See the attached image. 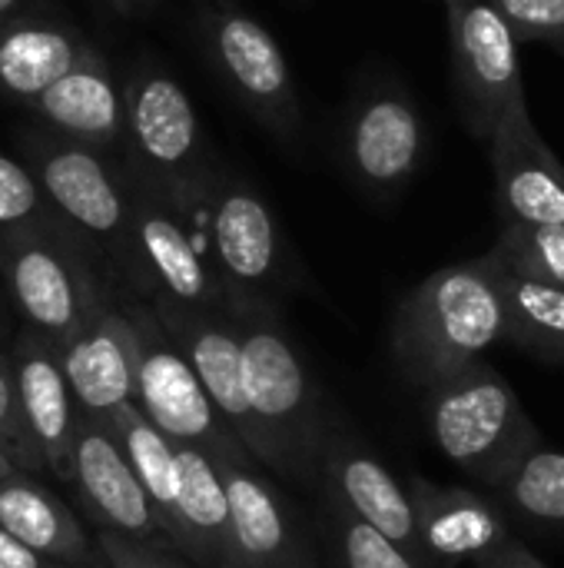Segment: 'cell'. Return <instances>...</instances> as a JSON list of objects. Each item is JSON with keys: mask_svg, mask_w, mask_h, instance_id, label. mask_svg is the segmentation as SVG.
<instances>
[{"mask_svg": "<svg viewBox=\"0 0 564 568\" xmlns=\"http://www.w3.org/2000/svg\"><path fill=\"white\" fill-rule=\"evenodd\" d=\"M505 339V303L489 256L425 276L399 306L392 346L419 386L459 373Z\"/></svg>", "mask_w": 564, "mask_h": 568, "instance_id": "obj_1", "label": "cell"}, {"mask_svg": "<svg viewBox=\"0 0 564 568\" xmlns=\"http://www.w3.org/2000/svg\"><path fill=\"white\" fill-rule=\"evenodd\" d=\"M429 393V429L439 453L492 489L542 446L519 393L485 359L439 379Z\"/></svg>", "mask_w": 564, "mask_h": 568, "instance_id": "obj_2", "label": "cell"}, {"mask_svg": "<svg viewBox=\"0 0 564 568\" xmlns=\"http://www.w3.org/2000/svg\"><path fill=\"white\" fill-rule=\"evenodd\" d=\"M136 326V409L176 446L199 449L219 463H243V443L226 429L193 366L153 320Z\"/></svg>", "mask_w": 564, "mask_h": 568, "instance_id": "obj_3", "label": "cell"}, {"mask_svg": "<svg viewBox=\"0 0 564 568\" xmlns=\"http://www.w3.org/2000/svg\"><path fill=\"white\" fill-rule=\"evenodd\" d=\"M449 33L462 120L479 140H489L505 113L525 103L519 40L489 0L452 7Z\"/></svg>", "mask_w": 564, "mask_h": 568, "instance_id": "obj_4", "label": "cell"}, {"mask_svg": "<svg viewBox=\"0 0 564 568\" xmlns=\"http://www.w3.org/2000/svg\"><path fill=\"white\" fill-rule=\"evenodd\" d=\"M239 349L243 389L263 439V463L289 466L306 443V426H312V389L306 366L283 329L269 320L239 333Z\"/></svg>", "mask_w": 564, "mask_h": 568, "instance_id": "obj_5", "label": "cell"}, {"mask_svg": "<svg viewBox=\"0 0 564 568\" xmlns=\"http://www.w3.org/2000/svg\"><path fill=\"white\" fill-rule=\"evenodd\" d=\"M0 240L7 290L23 320L50 339L66 343L96 310L83 273L73 260L37 233L17 230Z\"/></svg>", "mask_w": 564, "mask_h": 568, "instance_id": "obj_6", "label": "cell"}, {"mask_svg": "<svg viewBox=\"0 0 564 568\" xmlns=\"http://www.w3.org/2000/svg\"><path fill=\"white\" fill-rule=\"evenodd\" d=\"M489 146L502 226L564 223V166L532 123L529 103L505 113Z\"/></svg>", "mask_w": 564, "mask_h": 568, "instance_id": "obj_7", "label": "cell"}, {"mask_svg": "<svg viewBox=\"0 0 564 568\" xmlns=\"http://www.w3.org/2000/svg\"><path fill=\"white\" fill-rule=\"evenodd\" d=\"M409 499L416 509V529L432 568H475L515 549V536L502 509L479 493L459 486H435L412 476Z\"/></svg>", "mask_w": 564, "mask_h": 568, "instance_id": "obj_8", "label": "cell"}, {"mask_svg": "<svg viewBox=\"0 0 564 568\" xmlns=\"http://www.w3.org/2000/svg\"><path fill=\"white\" fill-rule=\"evenodd\" d=\"M136 356L140 339L133 320L96 306L60 353L63 379L83 416L106 423L136 399Z\"/></svg>", "mask_w": 564, "mask_h": 568, "instance_id": "obj_9", "label": "cell"}, {"mask_svg": "<svg viewBox=\"0 0 564 568\" xmlns=\"http://www.w3.org/2000/svg\"><path fill=\"white\" fill-rule=\"evenodd\" d=\"M66 479L83 496L86 509L106 532L126 536V539H150L160 532L153 509L143 496V486L136 483L123 449L116 446L110 426L93 416H80L70 443V473Z\"/></svg>", "mask_w": 564, "mask_h": 568, "instance_id": "obj_10", "label": "cell"}, {"mask_svg": "<svg viewBox=\"0 0 564 568\" xmlns=\"http://www.w3.org/2000/svg\"><path fill=\"white\" fill-rule=\"evenodd\" d=\"M163 323H170V339L193 366L203 393L209 396L213 409L226 423V429L243 443L246 453L263 459V439L253 423L246 389H243V349L239 333H229L226 326L186 316V313H166Z\"/></svg>", "mask_w": 564, "mask_h": 568, "instance_id": "obj_11", "label": "cell"}, {"mask_svg": "<svg viewBox=\"0 0 564 568\" xmlns=\"http://www.w3.org/2000/svg\"><path fill=\"white\" fill-rule=\"evenodd\" d=\"M229 506L226 568H306L302 549L276 493L246 469V463L213 459Z\"/></svg>", "mask_w": 564, "mask_h": 568, "instance_id": "obj_12", "label": "cell"}, {"mask_svg": "<svg viewBox=\"0 0 564 568\" xmlns=\"http://www.w3.org/2000/svg\"><path fill=\"white\" fill-rule=\"evenodd\" d=\"M425 126L419 110L399 93L369 97L349 126V163L376 190L402 186L422 163Z\"/></svg>", "mask_w": 564, "mask_h": 568, "instance_id": "obj_13", "label": "cell"}, {"mask_svg": "<svg viewBox=\"0 0 564 568\" xmlns=\"http://www.w3.org/2000/svg\"><path fill=\"white\" fill-rule=\"evenodd\" d=\"M213 50L233 87L266 120L293 116V77L276 37L246 13H219L213 20Z\"/></svg>", "mask_w": 564, "mask_h": 568, "instance_id": "obj_14", "label": "cell"}, {"mask_svg": "<svg viewBox=\"0 0 564 568\" xmlns=\"http://www.w3.org/2000/svg\"><path fill=\"white\" fill-rule=\"evenodd\" d=\"M329 473H332V486L339 496V509H346L349 516L362 519L366 526H372L376 532L402 546L419 566L432 568L419 542L409 489H402L396 476L376 456L352 449V446H339L332 453Z\"/></svg>", "mask_w": 564, "mask_h": 568, "instance_id": "obj_15", "label": "cell"}, {"mask_svg": "<svg viewBox=\"0 0 564 568\" xmlns=\"http://www.w3.org/2000/svg\"><path fill=\"white\" fill-rule=\"evenodd\" d=\"M10 379L27 433L40 453V463H47L66 479L76 416H73L70 386L60 369V356H50V349L40 343H27L13 356Z\"/></svg>", "mask_w": 564, "mask_h": 568, "instance_id": "obj_16", "label": "cell"}, {"mask_svg": "<svg viewBox=\"0 0 564 568\" xmlns=\"http://www.w3.org/2000/svg\"><path fill=\"white\" fill-rule=\"evenodd\" d=\"M126 123L136 140V150L163 173L189 166L199 153V120L186 90L166 77L153 73L130 87Z\"/></svg>", "mask_w": 564, "mask_h": 568, "instance_id": "obj_17", "label": "cell"}, {"mask_svg": "<svg viewBox=\"0 0 564 568\" xmlns=\"http://www.w3.org/2000/svg\"><path fill=\"white\" fill-rule=\"evenodd\" d=\"M53 206L93 236H116L126 223V203L86 146H57L40 160L37 183Z\"/></svg>", "mask_w": 564, "mask_h": 568, "instance_id": "obj_18", "label": "cell"}, {"mask_svg": "<svg viewBox=\"0 0 564 568\" xmlns=\"http://www.w3.org/2000/svg\"><path fill=\"white\" fill-rule=\"evenodd\" d=\"M0 529L53 566L90 562V542L76 516L23 473L0 479Z\"/></svg>", "mask_w": 564, "mask_h": 568, "instance_id": "obj_19", "label": "cell"}, {"mask_svg": "<svg viewBox=\"0 0 564 568\" xmlns=\"http://www.w3.org/2000/svg\"><path fill=\"white\" fill-rule=\"evenodd\" d=\"M180 493L170 539L199 566L226 568L229 506L216 463L199 449H176Z\"/></svg>", "mask_w": 564, "mask_h": 568, "instance_id": "obj_20", "label": "cell"}, {"mask_svg": "<svg viewBox=\"0 0 564 568\" xmlns=\"http://www.w3.org/2000/svg\"><path fill=\"white\" fill-rule=\"evenodd\" d=\"M213 253L223 273L239 283H266L279 260V233L266 203L249 190H226L209 213Z\"/></svg>", "mask_w": 564, "mask_h": 568, "instance_id": "obj_21", "label": "cell"}, {"mask_svg": "<svg viewBox=\"0 0 564 568\" xmlns=\"http://www.w3.org/2000/svg\"><path fill=\"white\" fill-rule=\"evenodd\" d=\"M505 303V339L539 359L564 363V286L525 276L485 253Z\"/></svg>", "mask_w": 564, "mask_h": 568, "instance_id": "obj_22", "label": "cell"}, {"mask_svg": "<svg viewBox=\"0 0 564 568\" xmlns=\"http://www.w3.org/2000/svg\"><path fill=\"white\" fill-rule=\"evenodd\" d=\"M37 110L63 133L86 140V143H106L120 133L126 106L113 80L96 70L76 63L66 77H60L53 87H47L37 97Z\"/></svg>", "mask_w": 564, "mask_h": 568, "instance_id": "obj_23", "label": "cell"}, {"mask_svg": "<svg viewBox=\"0 0 564 568\" xmlns=\"http://www.w3.org/2000/svg\"><path fill=\"white\" fill-rule=\"evenodd\" d=\"M116 446L123 449L136 483L143 486V496L153 509V519L160 532L170 539L173 516H176V493H180V463L176 446L136 409V403L116 409L106 419Z\"/></svg>", "mask_w": 564, "mask_h": 568, "instance_id": "obj_24", "label": "cell"}, {"mask_svg": "<svg viewBox=\"0 0 564 568\" xmlns=\"http://www.w3.org/2000/svg\"><path fill=\"white\" fill-rule=\"evenodd\" d=\"M136 240L146 266L173 300H180L183 306H203L213 296L209 270L193 236L183 230V223L173 213L143 203L136 213Z\"/></svg>", "mask_w": 564, "mask_h": 568, "instance_id": "obj_25", "label": "cell"}, {"mask_svg": "<svg viewBox=\"0 0 564 568\" xmlns=\"http://www.w3.org/2000/svg\"><path fill=\"white\" fill-rule=\"evenodd\" d=\"M80 63L76 43L53 27H13L0 37V87L37 100Z\"/></svg>", "mask_w": 564, "mask_h": 568, "instance_id": "obj_26", "label": "cell"}, {"mask_svg": "<svg viewBox=\"0 0 564 568\" xmlns=\"http://www.w3.org/2000/svg\"><path fill=\"white\" fill-rule=\"evenodd\" d=\"M495 493L529 523L564 526V453L539 446L495 486Z\"/></svg>", "mask_w": 564, "mask_h": 568, "instance_id": "obj_27", "label": "cell"}, {"mask_svg": "<svg viewBox=\"0 0 564 568\" xmlns=\"http://www.w3.org/2000/svg\"><path fill=\"white\" fill-rule=\"evenodd\" d=\"M489 253L525 276L564 286V223L502 226V236Z\"/></svg>", "mask_w": 564, "mask_h": 568, "instance_id": "obj_28", "label": "cell"}, {"mask_svg": "<svg viewBox=\"0 0 564 568\" xmlns=\"http://www.w3.org/2000/svg\"><path fill=\"white\" fill-rule=\"evenodd\" d=\"M339 549L346 568H425L402 546H396L362 519L349 516L346 509H339Z\"/></svg>", "mask_w": 564, "mask_h": 568, "instance_id": "obj_29", "label": "cell"}, {"mask_svg": "<svg viewBox=\"0 0 564 568\" xmlns=\"http://www.w3.org/2000/svg\"><path fill=\"white\" fill-rule=\"evenodd\" d=\"M509 23L515 40H548L564 43V0H489Z\"/></svg>", "mask_w": 564, "mask_h": 568, "instance_id": "obj_30", "label": "cell"}, {"mask_svg": "<svg viewBox=\"0 0 564 568\" xmlns=\"http://www.w3.org/2000/svg\"><path fill=\"white\" fill-rule=\"evenodd\" d=\"M0 453L7 456V463L17 473L40 466V453H37V446L27 433V423L20 416V406H17L13 379L3 366H0Z\"/></svg>", "mask_w": 564, "mask_h": 568, "instance_id": "obj_31", "label": "cell"}, {"mask_svg": "<svg viewBox=\"0 0 564 568\" xmlns=\"http://www.w3.org/2000/svg\"><path fill=\"white\" fill-rule=\"evenodd\" d=\"M40 206V186L37 180L10 156L0 153V226H20L30 220Z\"/></svg>", "mask_w": 564, "mask_h": 568, "instance_id": "obj_32", "label": "cell"}, {"mask_svg": "<svg viewBox=\"0 0 564 568\" xmlns=\"http://www.w3.org/2000/svg\"><path fill=\"white\" fill-rule=\"evenodd\" d=\"M103 559L110 568H180L176 562H170L166 556H160L156 549L136 542V539H126V536H116V532H100L96 539Z\"/></svg>", "mask_w": 564, "mask_h": 568, "instance_id": "obj_33", "label": "cell"}, {"mask_svg": "<svg viewBox=\"0 0 564 568\" xmlns=\"http://www.w3.org/2000/svg\"><path fill=\"white\" fill-rule=\"evenodd\" d=\"M0 568H57L53 562L30 552L23 542H17L7 529H0Z\"/></svg>", "mask_w": 564, "mask_h": 568, "instance_id": "obj_34", "label": "cell"}, {"mask_svg": "<svg viewBox=\"0 0 564 568\" xmlns=\"http://www.w3.org/2000/svg\"><path fill=\"white\" fill-rule=\"evenodd\" d=\"M475 568H548L539 556H532L522 542L515 546V549H509L505 556H499V559H492V562H485V566H475Z\"/></svg>", "mask_w": 564, "mask_h": 568, "instance_id": "obj_35", "label": "cell"}, {"mask_svg": "<svg viewBox=\"0 0 564 568\" xmlns=\"http://www.w3.org/2000/svg\"><path fill=\"white\" fill-rule=\"evenodd\" d=\"M10 473H17V469H13V466L7 463V456L0 453V479H3V476H10Z\"/></svg>", "mask_w": 564, "mask_h": 568, "instance_id": "obj_36", "label": "cell"}, {"mask_svg": "<svg viewBox=\"0 0 564 568\" xmlns=\"http://www.w3.org/2000/svg\"><path fill=\"white\" fill-rule=\"evenodd\" d=\"M17 3H20V0H0V17H3V13H10Z\"/></svg>", "mask_w": 564, "mask_h": 568, "instance_id": "obj_37", "label": "cell"}, {"mask_svg": "<svg viewBox=\"0 0 564 568\" xmlns=\"http://www.w3.org/2000/svg\"><path fill=\"white\" fill-rule=\"evenodd\" d=\"M445 3V10H452V7H459V3H465V0H442Z\"/></svg>", "mask_w": 564, "mask_h": 568, "instance_id": "obj_38", "label": "cell"}, {"mask_svg": "<svg viewBox=\"0 0 564 568\" xmlns=\"http://www.w3.org/2000/svg\"><path fill=\"white\" fill-rule=\"evenodd\" d=\"M123 7H136V3H146V0H120Z\"/></svg>", "mask_w": 564, "mask_h": 568, "instance_id": "obj_39", "label": "cell"}, {"mask_svg": "<svg viewBox=\"0 0 564 568\" xmlns=\"http://www.w3.org/2000/svg\"><path fill=\"white\" fill-rule=\"evenodd\" d=\"M558 53H562V57H564V43H562V47H558Z\"/></svg>", "mask_w": 564, "mask_h": 568, "instance_id": "obj_40", "label": "cell"}]
</instances>
